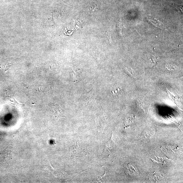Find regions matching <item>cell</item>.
Instances as JSON below:
<instances>
[{
  "instance_id": "cell-1",
  "label": "cell",
  "mask_w": 183,
  "mask_h": 183,
  "mask_svg": "<svg viewBox=\"0 0 183 183\" xmlns=\"http://www.w3.org/2000/svg\"><path fill=\"white\" fill-rule=\"evenodd\" d=\"M82 142L78 140H75L72 147L71 148L70 152L73 154H78L81 151Z\"/></svg>"
},
{
  "instance_id": "cell-4",
  "label": "cell",
  "mask_w": 183,
  "mask_h": 183,
  "mask_svg": "<svg viewBox=\"0 0 183 183\" xmlns=\"http://www.w3.org/2000/svg\"><path fill=\"white\" fill-rule=\"evenodd\" d=\"M163 177V174L160 173H152L150 176V178L151 181L155 182L160 181Z\"/></svg>"
},
{
  "instance_id": "cell-10",
  "label": "cell",
  "mask_w": 183,
  "mask_h": 183,
  "mask_svg": "<svg viewBox=\"0 0 183 183\" xmlns=\"http://www.w3.org/2000/svg\"><path fill=\"white\" fill-rule=\"evenodd\" d=\"M122 24L120 23V21L119 23V31L120 33V34H122Z\"/></svg>"
},
{
  "instance_id": "cell-5",
  "label": "cell",
  "mask_w": 183,
  "mask_h": 183,
  "mask_svg": "<svg viewBox=\"0 0 183 183\" xmlns=\"http://www.w3.org/2000/svg\"><path fill=\"white\" fill-rule=\"evenodd\" d=\"M50 109L51 111L57 114L61 113L62 111L61 108L59 106L56 105H50Z\"/></svg>"
},
{
  "instance_id": "cell-7",
  "label": "cell",
  "mask_w": 183,
  "mask_h": 183,
  "mask_svg": "<svg viewBox=\"0 0 183 183\" xmlns=\"http://www.w3.org/2000/svg\"><path fill=\"white\" fill-rule=\"evenodd\" d=\"M134 119V117L133 115H130L128 116L126 119V125H130V124L133 123Z\"/></svg>"
},
{
  "instance_id": "cell-9",
  "label": "cell",
  "mask_w": 183,
  "mask_h": 183,
  "mask_svg": "<svg viewBox=\"0 0 183 183\" xmlns=\"http://www.w3.org/2000/svg\"><path fill=\"white\" fill-rule=\"evenodd\" d=\"M90 9L92 12H94L95 11L97 10V6L96 5H93L90 7Z\"/></svg>"
},
{
  "instance_id": "cell-6",
  "label": "cell",
  "mask_w": 183,
  "mask_h": 183,
  "mask_svg": "<svg viewBox=\"0 0 183 183\" xmlns=\"http://www.w3.org/2000/svg\"><path fill=\"white\" fill-rule=\"evenodd\" d=\"M149 131H145L144 132V133L142 134V135L145 137H150L152 136V135L154 134L155 133V130H149Z\"/></svg>"
},
{
  "instance_id": "cell-8",
  "label": "cell",
  "mask_w": 183,
  "mask_h": 183,
  "mask_svg": "<svg viewBox=\"0 0 183 183\" xmlns=\"http://www.w3.org/2000/svg\"><path fill=\"white\" fill-rule=\"evenodd\" d=\"M106 175V170H105V173L103 175L101 176H98L97 177V180L98 182L100 183L102 182L101 180L102 179V178L105 177Z\"/></svg>"
},
{
  "instance_id": "cell-3",
  "label": "cell",
  "mask_w": 183,
  "mask_h": 183,
  "mask_svg": "<svg viewBox=\"0 0 183 183\" xmlns=\"http://www.w3.org/2000/svg\"><path fill=\"white\" fill-rule=\"evenodd\" d=\"M113 135L112 134L111 138L105 144V151H107L111 152L115 148V144L114 140H113Z\"/></svg>"
},
{
  "instance_id": "cell-2",
  "label": "cell",
  "mask_w": 183,
  "mask_h": 183,
  "mask_svg": "<svg viewBox=\"0 0 183 183\" xmlns=\"http://www.w3.org/2000/svg\"><path fill=\"white\" fill-rule=\"evenodd\" d=\"M125 168L127 173L130 176H133L138 174V170L132 165L126 163Z\"/></svg>"
}]
</instances>
